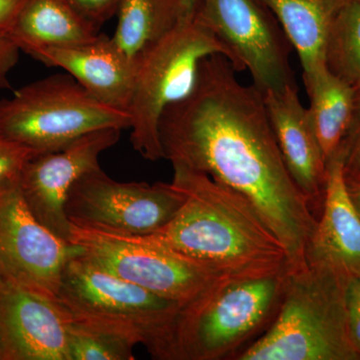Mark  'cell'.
<instances>
[{
	"mask_svg": "<svg viewBox=\"0 0 360 360\" xmlns=\"http://www.w3.org/2000/svg\"><path fill=\"white\" fill-rule=\"evenodd\" d=\"M56 300L73 322L144 345L160 360L182 307L116 276L84 251L65 264Z\"/></svg>",
	"mask_w": 360,
	"mask_h": 360,
	"instance_id": "4",
	"label": "cell"
},
{
	"mask_svg": "<svg viewBox=\"0 0 360 360\" xmlns=\"http://www.w3.org/2000/svg\"><path fill=\"white\" fill-rule=\"evenodd\" d=\"M324 207L305 250V262L347 281L360 276V215L349 191L345 153L328 161Z\"/></svg>",
	"mask_w": 360,
	"mask_h": 360,
	"instance_id": "14",
	"label": "cell"
},
{
	"mask_svg": "<svg viewBox=\"0 0 360 360\" xmlns=\"http://www.w3.org/2000/svg\"><path fill=\"white\" fill-rule=\"evenodd\" d=\"M329 71L360 92V2L345 0L336 11L326 51Z\"/></svg>",
	"mask_w": 360,
	"mask_h": 360,
	"instance_id": "21",
	"label": "cell"
},
{
	"mask_svg": "<svg viewBox=\"0 0 360 360\" xmlns=\"http://www.w3.org/2000/svg\"><path fill=\"white\" fill-rule=\"evenodd\" d=\"M71 321L58 300L4 283L0 288V360H70Z\"/></svg>",
	"mask_w": 360,
	"mask_h": 360,
	"instance_id": "13",
	"label": "cell"
},
{
	"mask_svg": "<svg viewBox=\"0 0 360 360\" xmlns=\"http://www.w3.org/2000/svg\"><path fill=\"white\" fill-rule=\"evenodd\" d=\"M349 177H354V179H360V175H357V176H349Z\"/></svg>",
	"mask_w": 360,
	"mask_h": 360,
	"instance_id": "34",
	"label": "cell"
},
{
	"mask_svg": "<svg viewBox=\"0 0 360 360\" xmlns=\"http://www.w3.org/2000/svg\"><path fill=\"white\" fill-rule=\"evenodd\" d=\"M347 286L349 290L354 291V295L360 300V276L348 281Z\"/></svg>",
	"mask_w": 360,
	"mask_h": 360,
	"instance_id": "31",
	"label": "cell"
},
{
	"mask_svg": "<svg viewBox=\"0 0 360 360\" xmlns=\"http://www.w3.org/2000/svg\"><path fill=\"white\" fill-rule=\"evenodd\" d=\"M134 343L120 336L71 321L68 328L70 360H134Z\"/></svg>",
	"mask_w": 360,
	"mask_h": 360,
	"instance_id": "22",
	"label": "cell"
},
{
	"mask_svg": "<svg viewBox=\"0 0 360 360\" xmlns=\"http://www.w3.org/2000/svg\"><path fill=\"white\" fill-rule=\"evenodd\" d=\"M284 274L213 283L182 305L161 360L234 359L240 347L276 316Z\"/></svg>",
	"mask_w": 360,
	"mask_h": 360,
	"instance_id": "5",
	"label": "cell"
},
{
	"mask_svg": "<svg viewBox=\"0 0 360 360\" xmlns=\"http://www.w3.org/2000/svg\"><path fill=\"white\" fill-rule=\"evenodd\" d=\"M357 1H359V2H360V0H357Z\"/></svg>",
	"mask_w": 360,
	"mask_h": 360,
	"instance_id": "35",
	"label": "cell"
},
{
	"mask_svg": "<svg viewBox=\"0 0 360 360\" xmlns=\"http://www.w3.org/2000/svg\"><path fill=\"white\" fill-rule=\"evenodd\" d=\"M130 124L129 112L97 101L66 72L26 84L0 101V132L34 155L65 148L96 130Z\"/></svg>",
	"mask_w": 360,
	"mask_h": 360,
	"instance_id": "7",
	"label": "cell"
},
{
	"mask_svg": "<svg viewBox=\"0 0 360 360\" xmlns=\"http://www.w3.org/2000/svg\"><path fill=\"white\" fill-rule=\"evenodd\" d=\"M356 104L360 106V92L359 94L356 92Z\"/></svg>",
	"mask_w": 360,
	"mask_h": 360,
	"instance_id": "32",
	"label": "cell"
},
{
	"mask_svg": "<svg viewBox=\"0 0 360 360\" xmlns=\"http://www.w3.org/2000/svg\"><path fill=\"white\" fill-rule=\"evenodd\" d=\"M4 285V281H2L1 276H0V288H2V286Z\"/></svg>",
	"mask_w": 360,
	"mask_h": 360,
	"instance_id": "33",
	"label": "cell"
},
{
	"mask_svg": "<svg viewBox=\"0 0 360 360\" xmlns=\"http://www.w3.org/2000/svg\"><path fill=\"white\" fill-rule=\"evenodd\" d=\"M203 0H180L181 9V20H188L193 18L198 13Z\"/></svg>",
	"mask_w": 360,
	"mask_h": 360,
	"instance_id": "29",
	"label": "cell"
},
{
	"mask_svg": "<svg viewBox=\"0 0 360 360\" xmlns=\"http://www.w3.org/2000/svg\"><path fill=\"white\" fill-rule=\"evenodd\" d=\"M309 115L326 162L347 139L354 120L356 91L326 66L302 75Z\"/></svg>",
	"mask_w": 360,
	"mask_h": 360,
	"instance_id": "19",
	"label": "cell"
},
{
	"mask_svg": "<svg viewBox=\"0 0 360 360\" xmlns=\"http://www.w3.org/2000/svg\"><path fill=\"white\" fill-rule=\"evenodd\" d=\"M111 37L136 68L139 59L181 20L180 0H120Z\"/></svg>",
	"mask_w": 360,
	"mask_h": 360,
	"instance_id": "20",
	"label": "cell"
},
{
	"mask_svg": "<svg viewBox=\"0 0 360 360\" xmlns=\"http://www.w3.org/2000/svg\"><path fill=\"white\" fill-rule=\"evenodd\" d=\"M184 202V193L172 182L116 181L98 167L71 187L65 213L75 224L146 236L167 224Z\"/></svg>",
	"mask_w": 360,
	"mask_h": 360,
	"instance_id": "9",
	"label": "cell"
},
{
	"mask_svg": "<svg viewBox=\"0 0 360 360\" xmlns=\"http://www.w3.org/2000/svg\"><path fill=\"white\" fill-rule=\"evenodd\" d=\"M25 0H0V33L7 34L15 22Z\"/></svg>",
	"mask_w": 360,
	"mask_h": 360,
	"instance_id": "28",
	"label": "cell"
},
{
	"mask_svg": "<svg viewBox=\"0 0 360 360\" xmlns=\"http://www.w3.org/2000/svg\"><path fill=\"white\" fill-rule=\"evenodd\" d=\"M347 176L360 175V106L355 105L352 127L342 146Z\"/></svg>",
	"mask_w": 360,
	"mask_h": 360,
	"instance_id": "25",
	"label": "cell"
},
{
	"mask_svg": "<svg viewBox=\"0 0 360 360\" xmlns=\"http://www.w3.org/2000/svg\"><path fill=\"white\" fill-rule=\"evenodd\" d=\"M347 281L307 264L284 274L283 295L266 333L236 360H356L347 328Z\"/></svg>",
	"mask_w": 360,
	"mask_h": 360,
	"instance_id": "3",
	"label": "cell"
},
{
	"mask_svg": "<svg viewBox=\"0 0 360 360\" xmlns=\"http://www.w3.org/2000/svg\"><path fill=\"white\" fill-rule=\"evenodd\" d=\"M32 156L30 149L0 132V189L20 184L21 172Z\"/></svg>",
	"mask_w": 360,
	"mask_h": 360,
	"instance_id": "23",
	"label": "cell"
},
{
	"mask_svg": "<svg viewBox=\"0 0 360 360\" xmlns=\"http://www.w3.org/2000/svg\"><path fill=\"white\" fill-rule=\"evenodd\" d=\"M236 72L221 54L201 60L191 94L161 115L163 156L243 194L283 243L291 266H300L316 220L284 162L264 92L241 84Z\"/></svg>",
	"mask_w": 360,
	"mask_h": 360,
	"instance_id": "1",
	"label": "cell"
},
{
	"mask_svg": "<svg viewBox=\"0 0 360 360\" xmlns=\"http://www.w3.org/2000/svg\"><path fill=\"white\" fill-rule=\"evenodd\" d=\"M97 30L117 11L120 0H68Z\"/></svg>",
	"mask_w": 360,
	"mask_h": 360,
	"instance_id": "24",
	"label": "cell"
},
{
	"mask_svg": "<svg viewBox=\"0 0 360 360\" xmlns=\"http://www.w3.org/2000/svg\"><path fill=\"white\" fill-rule=\"evenodd\" d=\"M120 134L118 129L96 130L65 148L32 156L26 163L18 184L20 193L32 214L59 238L70 239L65 202L71 187L99 167V156L117 143Z\"/></svg>",
	"mask_w": 360,
	"mask_h": 360,
	"instance_id": "12",
	"label": "cell"
},
{
	"mask_svg": "<svg viewBox=\"0 0 360 360\" xmlns=\"http://www.w3.org/2000/svg\"><path fill=\"white\" fill-rule=\"evenodd\" d=\"M82 251L37 220L18 184L0 189V276L4 283L56 300L65 264Z\"/></svg>",
	"mask_w": 360,
	"mask_h": 360,
	"instance_id": "11",
	"label": "cell"
},
{
	"mask_svg": "<svg viewBox=\"0 0 360 360\" xmlns=\"http://www.w3.org/2000/svg\"><path fill=\"white\" fill-rule=\"evenodd\" d=\"M30 56L49 68H63L97 101L129 112L136 68L108 35L99 33L86 44L49 47Z\"/></svg>",
	"mask_w": 360,
	"mask_h": 360,
	"instance_id": "15",
	"label": "cell"
},
{
	"mask_svg": "<svg viewBox=\"0 0 360 360\" xmlns=\"http://www.w3.org/2000/svg\"><path fill=\"white\" fill-rule=\"evenodd\" d=\"M198 13L233 54L239 71L248 70L262 92L296 85L290 39L260 0H203Z\"/></svg>",
	"mask_w": 360,
	"mask_h": 360,
	"instance_id": "10",
	"label": "cell"
},
{
	"mask_svg": "<svg viewBox=\"0 0 360 360\" xmlns=\"http://www.w3.org/2000/svg\"><path fill=\"white\" fill-rule=\"evenodd\" d=\"M276 16L297 51L303 73L326 65L329 30L345 0H260Z\"/></svg>",
	"mask_w": 360,
	"mask_h": 360,
	"instance_id": "18",
	"label": "cell"
},
{
	"mask_svg": "<svg viewBox=\"0 0 360 360\" xmlns=\"http://www.w3.org/2000/svg\"><path fill=\"white\" fill-rule=\"evenodd\" d=\"M98 34L96 26L68 0H25L6 35L20 51L32 56L49 47L86 44Z\"/></svg>",
	"mask_w": 360,
	"mask_h": 360,
	"instance_id": "17",
	"label": "cell"
},
{
	"mask_svg": "<svg viewBox=\"0 0 360 360\" xmlns=\"http://www.w3.org/2000/svg\"><path fill=\"white\" fill-rule=\"evenodd\" d=\"M70 239L116 276L186 305L217 278L205 267L135 234L70 222Z\"/></svg>",
	"mask_w": 360,
	"mask_h": 360,
	"instance_id": "8",
	"label": "cell"
},
{
	"mask_svg": "<svg viewBox=\"0 0 360 360\" xmlns=\"http://www.w3.org/2000/svg\"><path fill=\"white\" fill-rule=\"evenodd\" d=\"M348 191L354 201L357 212L360 215V179L349 177L347 175Z\"/></svg>",
	"mask_w": 360,
	"mask_h": 360,
	"instance_id": "30",
	"label": "cell"
},
{
	"mask_svg": "<svg viewBox=\"0 0 360 360\" xmlns=\"http://www.w3.org/2000/svg\"><path fill=\"white\" fill-rule=\"evenodd\" d=\"M20 49L6 34L0 33V90L11 89L9 73L15 68Z\"/></svg>",
	"mask_w": 360,
	"mask_h": 360,
	"instance_id": "26",
	"label": "cell"
},
{
	"mask_svg": "<svg viewBox=\"0 0 360 360\" xmlns=\"http://www.w3.org/2000/svg\"><path fill=\"white\" fill-rule=\"evenodd\" d=\"M221 54L239 72L229 47L196 13L181 20L172 32L151 46L136 63L129 113L130 141L146 160L165 158L158 134L163 111L188 96L195 84L201 60Z\"/></svg>",
	"mask_w": 360,
	"mask_h": 360,
	"instance_id": "6",
	"label": "cell"
},
{
	"mask_svg": "<svg viewBox=\"0 0 360 360\" xmlns=\"http://www.w3.org/2000/svg\"><path fill=\"white\" fill-rule=\"evenodd\" d=\"M264 103L286 167L309 203L321 195L326 162L309 108L298 96L296 85L281 91H266Z\"/></svg>",
	"mask_w": 360,
	"mask_h": 360,
	"instance_id": "16",
	"label": "cell"
},
{
	"mask_svg": "<svg viewBox=\"0 0 360 360\" xmlns=\"http://www.w3.org/2000/svg\"><path fill=\"white\" fill-rule=\"evenodd\" d=\"M347 328L350 341L360 359V300L354 291L347 288Z\"/></svg>",
	"mask_w": 360,
	"mask_h": 360,
	"instance_id": "27",
	"label": "cell"
},
{
	"mask_svg": "<svg viewBox=\"0 0 360 360\" xmlns=\"http://www.w3.org/2000/svg\"><path fill=\"white\" fill-rule=\"evenodd\" d=\"M184 195L174 219L142 238L200 264L219 281L278 276L288 250L248 198L202 172L172 165Z\"/></svg>",
	"mask_w": 360,
	"mask_h": 360,
	"instance_id": "2",
	"label": "cell"
}]
</instances>
